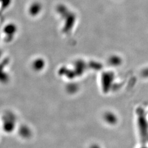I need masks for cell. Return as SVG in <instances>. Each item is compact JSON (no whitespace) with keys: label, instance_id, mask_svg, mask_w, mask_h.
Instances as JSON below:
<instances>
[{"label":"cell","instance_id":"1","mask_svg":"<svg viewBox=\"0 0 148 148\" xmlns=\"http://www.w3.org/2000/svg\"><path fill=\"white\" fill-rule=\"evenodd\" d=\"M11 0H0V2L1 3L2 5L4 7H7L11 3Z\"/></svg>","mask_w":148,"mask_h":148}]
</instances>
